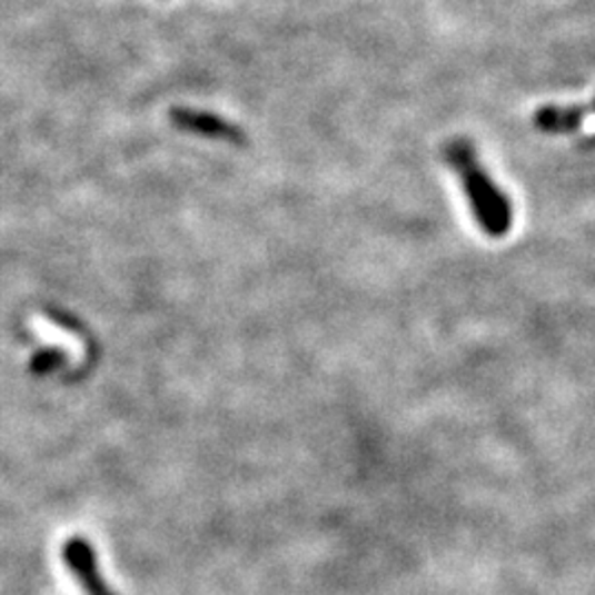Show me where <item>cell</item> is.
Masks as SVG:
<instances>
[{"label": "cell", "instance_id": "obj_1", "mask_svg": "<svg viewBox=\"0 0 595 595\" xmlns=\"http://www.w3.org/2000/svg\"><path fill=\"white\" fill-rule=\"evenodd\" d=\"M446 159L459 175L464 192L470 201L478 228L492 238L505 237L512 230L509 199L496 188L485 168L476 159L475 148L466 139H455L446 146Z\"/></svg>", "mask_w": 595, "mask_h": 595}, {"label": "cell", "instance_id": "obj_2", "mask_svg": "<svg viewBox=\"0 0 595 595\" xmlns=\"http://www.w3.org/2000/svg\"><path fill=\"white\" fill-rule=\"evenodd\" d=\"M170 121L186 130V132H195V135H204L210 139H224L230 143H247V137L242 132V128L228 121L221 116L208 113V111H192V109H172L170 111Z\"/></svg>", "mask_w": 595, "mask_h": 595}, {"label": "cell", "instance_id": "obj_3", "mask_svg": "<svg viewBox=\"0 0 595 595\" xmlns=\"http://www.w3.org/2000/svg\"><path fill=\"white\" fill-rule=\"evenodd\" d=\"M62 554H65L69 569L78 576V581L87 594L113 595V592L105 585V581L100 576V569L96 563V552L91 549V545L85 538H69Z\"/></svg>", "mask_w": 595, "mask_h": 595}, {"label": "cell", "instance_id": "obj_4", "mask_svg": "<svg viewBox=\"0 0 595 595\" xmlns=\"http://www.w3.org/2000/svg\"><path fill=\"white\" fill-rule=\"evenodd\" d=\"M595 100L585 107H569V109H558V107H545L536 113V126L543 132H574L583 126L587 116H594Z\"/></svg>", "mask_w": 595, "mask_h": 595}, {"label": "cell", "instance_id": "obj_5", "mask_svg": "<svg viewBox=\"0 0 595 595\" xmlns=\"http://www.w3.org/2000/svg\"><path fill=\"white\" fill-rule=\"evenodd\" d=\"M62 359H65V356H62L60 351H56V349L42 351V354H38V356L31 359V370H33L36 375H44V373L53 370Z\"/></svg>", "mask_w": 595, "mask_h": 595}]
</instances>
